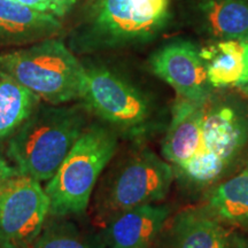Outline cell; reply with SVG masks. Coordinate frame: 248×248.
I'll list each match as a JSON object with an SVG mask.
<instances>
[{"label":"cell","instance_id":"3957f363","mask_svg":"<svg viewBox=\"0 0 248 248\" xmlns=\"http://www.w3.org/2000/svg\"><path fill=\"white\" fill-rule=\"evenodd\" d=\"M0 70L51 105L79 99L85 79V67L54 38L0 54Z\"/></svg>","mask_w":248,"mask_h":248},{"label":"cell","instance_id":"5b68a950","mask_svg":"<svg viewBox=\"0 0 248 248\" xmlns=\"http://www.w3.org/2000/svg\"><path fill=\"white\" fill-rule=\"evenodd\" d=\"M83 106L117 135L141 138L153 129L154 107L150 98L108 68H85Z\"/></svg>","mask_w":248,"mask_h":248},{"label":"cell","instance_id":"30bf717a","mask_svg":"<svg viewBox=\"0 0 248 248\" xmlns=\"http://www.w3.org/2000/svg\"><path fill=\"white\" fill-rule=\"evenodd\" d=\"M231 235L207 209H185L170 217L152 248H231Z\"/></svg>","mask_w":248,"mask_h":248},{"label":"cell","instance_id":"6da1fadb","mask_svg":"<svg viewBox=\"0 0 248 248\" xmlns=\"http://www.w3.org/2000/svg\"><path fill=\"white\" fill-rule=\"evenodd\" d=\"M86 108L39 106L8 139L7 155L20 175L48 182L84 132Z\"/></svg>","mask_w":248,"mask_h":248},{"label":"cell","instance_id":"7a4b0ae2","mask_svg":"<svg viewBox=\"0 0 248 248\" xmlns=\"http://www.w3.org/2000/svg\"><path fill=\"white\" fill-rule=\"evenodd\" d=\"M119 135L106 124H90L47 182L49 216L80 215L102 171L116 153Z\"/></svg>","mask_w":248,"mask_h":248},{"label":"cell","instance_id":"4fadbf2b","mask_svg":"<svg viewBox=\"0 0 248 248\" xmlns=\"http://www.w3.org/2000/svg\"><path fill=\"white\" fill-rule=\"evenodd\" d=\"M62 29L58 16L27 7L16 0H0V46H20L54 38Z\"/></svg>","mask_w":248,"mask_h":248},{"label":"cell","instance_id":"e0dca14e","mask_svg":"<svg viewBox=\"0 0 248 248\" xmlns=\"http://www.w3.org/2000/svg\"><path fill=\"white\" fill-rule=\"evenodd\" d=\"M206 209L218 221L248 226V169L214 188Z\"/></svg>","mask_w":248,"mask_h":248},{"label":"cell","instance_id":"52a82bcc","mask_svg":"<svg viewBox=\"0 0 248 248\" xmlns=\"http://www.w3.org/2000/svg\"><path fill=\"white\" fill-rule=\"evenodd\" d=\"M49 209L39 182L18 175L0 192V248H29L43 230Z\"/></svg>","mask_w":248,"mask_h":248},{"label":"cell","instance_id":"7402d4cb","mask_svg":"<svg viewBox=\"0 0 248 248\" xmlns=\"http://www.w3.org/2000/svg\"><path fill=\"white\" fill-rule=\"evenodd\" d=\"M16 1L35 11L52 14V5L49 0H16Z\"/></svg>","mask_w":248,"mask_h":248},{"label":"cell","instance_id":"277c9868","mask_svg":"<svg viewBox=\"0 0 248 248\" xmlns=\"http://www.w3.org/2000/svg\"><path fill=\"white\" fill-rule=\"evenodd\" d=\"M171 164L148 148L116 161L104 176L95 194V215L102 224L110 217L142 204L163 200L171 187Z\"/></svg>","mask_w":248,"mask_h":248},{"label":"cell","instance_id":"9c48e42d","mask_svg":"<svg viewBox=\"0 0 248 248\" xmlns=\"http://www.w3.org/2000/svg\"><path fill=\"white\" fill-rule=\"evenodd\" d=\"M170 215L168 206L142 204L110 217L100 235L107 248H152Z\"/></svg>","mask_w":248,"mask_h":248},{"label":"cell","instance_id":"ba28073f","mask_svg":"<svg viewBox=\"0 0 248 248\" xmlns=\"http://www.w3.org/2000/svg\"><path fill=\"white\" fill-rule=\"evenodd\" d=\"M150 68L175 90L178 97L192 101L206 102L209 85L206 66L200 48L187 40H176L154 52L150 58Z\"/></svg>","mask_w":248,"mask_h":248},{"label":"cell","instance_id":"d4e9b609","mask_svg":"<svg viewBox=\"0 0 248 248\" xmlns=\"http://www.w3.org/2000/svg\"><path fill=\"white\" fill-rule=\"evenodd\" d=\"M4 248H18V247H4Z\"/></svg>","mask_w":248,"mask_h":248},{"label":"cell","instance_id":"2e32d148","mask_svg":"<svg viewBox=\"0 0 248 248\" xmlns=\"http://www.w3.org/2000/svg\"><path fill=\"white\" fill-rule=\"evenodd\" d=\"M244 43L219 40L215 45L200 49L208 83L213 88L239 85L244 75Z\"/></svg>","mask_w":248,"mask_h":248},{"label":"cell","instance_id":"603a6c76","mask_svg":"<svg viewBox=\"0 0 248 248\" xmlns=\"http://www.w3.org/2000/svg\"><path fill=\"white\" fill-rule=\"evenodd\" d=\"M245 45V52H244V75L241 77L239 85H247L248 84V43H244Z\"/></svg>","mask_w":248,"mask_h":248},{"label":"cell","instance_id":"8fae6325","mask_svg":"<svg viewBox=\"0 0 248 248\" xmlns=\"http://www.w3.org/2000/svg\"><path fill=\"white\" fill-rule=\"evenodd\" d=\"M206 102L176 98L171 120L162 141L163 159L177 168L202 148V123Z\"/></svg>","mask_w":248,"mask_h":248},{"label":"cell","instance_id":"5bb4252c","mask_svg":"<svg viewBox=\"0 0 248 248\" xmlns=\"http://www.w3.org/2000/svg\"><path fill=\"white\" fill-rule=\"evenodd\" d=\"M199 11L215 38L248 43V0H203Z\"/></svg>","mask_w":248,"mask_h":248},{"label":"cell","instance_id":"484cf974","mask_svg":"<svg viewBox=\"0 0 248 248\" xmlns=\"http://www.w3.org/2000/svg\"><path fill=\"white\" fill-rule=\"evenodd\" d=\"M246 168H247V169H248V162H247V167H246Z\"/></svg>","mask_w":248,"mask_h":248},{"label":"cell","instance_id":"ac0fdd59","mask_svg":"<svg viewBox=\"0 0 248 248\" xmlns=\"http://www.w3.org/2000/svg\"><path fill=\"white\" fill-rule=\"evenodd\" d=\"M31 248H107L100 234L85 232L61 216H48Z\"/></svg>","mask_w":248,"mask_h":248},{"label":"cell","instance_id":"ffe728a7","mask_svg":"<svg viewBox=\"0 0 248 248\" xmlns=\"http://www.w3.org/2000/svg\"><path fill=\"white\" fill-rule=\"evenodd\" d=\"M18 175L20 173L17 169L11 163H8L4 157L0 156V192Z\"/></svg>","mask_w":248,"mask_h":248},{"label":"cell","instance_id":"cb8c5ba5","mask_svg":"<svg viewBox=\"0 0 248 248\" xmlns=\"http://www.w3.org/2000/svg\"><path fill=\"white\" fill-rule=\"evenodd\" d=\"M231 248H248V244L239 237H232Z\"/></svg>","mask_w":248,"mask_h":248},{"label":"cell","instance_id":"8992f818","mask_svg":"<svg viewBox=\"0 0 248 248\" xmlns=\"http://www.w3.org/2000/svg\"><path fill=\"white\" fill-rule=\"evenodd\" d=\"M170 0H94L83 38L86 48L146 42L163 29Z\"/></svg>","mask_w":248,"mask_h":248},{"label":"cell","instance_id":"d6986e66","mask_svg":"<svg viewBox=\"0 0 248 248\" xmlns=\"http://www.w3.org/2000/svg\"><path fill=\"white\" fill-rule=\"evenodd\" d=\"M228 167L221 157L201 148L178 169L193 184L208 185L221 177Z\"/></svg>","mask_w":248,"mask_h":248},{"label":"cell","instance_id":"44dd1931","mask_svg":"<svg viewBox=\"0 0 248 248\" xmlns=\"http://www.w3.org/2000/svg\"><path fill=\"white\" fill-rule=\"evenodd\" d=\"M52 5V14L61 17L73 9L80 0H49Z\"/></svg>","mask_w":248,"mask_h":248},{"label":"cell","instance_id":"9a60e30c","mask_svg":"<svg viewBox=\"0 0 248 248\" xmlns=\"http://www.w3.org/2000/svg\"><path fill=\"white\" fill-rule=\"evenodd\" d=\"M40 101L35 93L0 70V144L17 131Z\"/></svg>","mask_w":248,"mask_h":248},{"label":"cell","instance_id":"7c38bea8","mask_svg":"<svg viewBox=\"0 0 248 248\" xmlns=\"http://www.w3.org/2000/svg\"><path fill=\"white\" fill-rule=\"evenodd\" d=\"M248 141V117L230 104L207 108L202 123V148L230 166Z\"/></svg>","mask_w":248,"mask_h":248}]
</instances>
